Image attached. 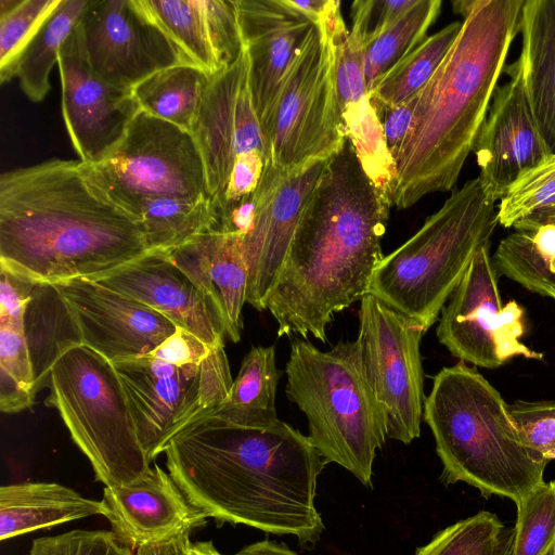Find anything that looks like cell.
Listing matches in <instances>:
<instances>
[{
	"label": "cell",
	"mask_w": 555,
	"mask_h": 555,
	"mask_svg": "<svg viewBox=\"0 0 555 555\" xmlns=\"http://www.w3.org/2000/svg\"><path fill=\"white\" fill-rule=\"evenodd\" d=\"M166 467L208 518L293 535L312 548L325 525L315 505L327 462L308 436L285 422L248 428L208 416L167 446Z\"/></svg>",
	"instance_id": "obj_1"
},
{
	"label": "cell",
	"mask_w": 555,
	"mask_h": 555,
	"mask_svg": "<svg viewBox=\"0 0 555 555\" xmlns=\"http://www.w3.org/2000/svg\"><path fill=\"white\" fill-rule=\"evenodd\" d=\"M390 206L346 137L327 159L268 298L278 336L325 341L334 314L369 294Z\"/></svg>",
	"instance_id": "obj_2"
},
{
	"label": "cell",
	"mask_w": 555,
	"mask_h": 555,
	"mask_svg": "<svg viewBox=\"0 0 555 555\" xmlns=\"http://www.w3.org/2000/svg\"><path fill=\"white\" fill-rule=\"evenodd\" d=\"M150 251L143 224L81 160L0 177V268L35 282L94 279Z\"/></svg>",
	"instance_id": "obj_3"
},
{
	"label": "cell",
	"mask_w": 555,
	"mask_h": 555,
	"mask_svg": "<svg viewBox=\"0 0 555 555\" xmlns=\"http://www.w3.org/2000/svg\"><path fill=\"white\" fill-rule=\"evenodd\" d=\"M525 0H459L462 29L443 61L416 93L414 117L393 157L390 202L408 208L451 190L489 111Z\"/></svg>",
	"instance_id": "obj_4"
},
{
	"label": "cell",
	"mask_w": 555,
	"mask_h": 555,
	"mask_svg": "<svg viewBox=\"0 0 555 555\" xmlns=\"http://www.w3.org/2000/svg\"><path fill=\"white\" fill-rule=\"evenodd\" d=\"M444 486L465 482L485 498L519 504L543 483L548 463L521 439L509 405L464 361L440 370L424 404Z\"/></svg>",
	"instance_id": "obj_5"
},
{
	"label": "cell",
	"mask_w": 555,
	"mask_h": 555,
	"mask_svg": "<svg viewBox=\"0 0 555 555\" xmlns=\"http://www.w3.org/2000/svg\"><path fill=\"white\" fill-rule=\"evenodd\" d=\"M495 199L474 178L452 192L421 229L384 256L369 294L428 330L499 224Z\"/></svg>",
	"instance_id": "obj_6"
},
{
	"label": "cell",
	"mask_w": 555,
	"mask_h": 555,
	"mask_svg": "<svg viewBox=\"0 0 555 555\" xmlns=\"http://www.w3.org/2000/svg\"><path fill=\"white\" fill-rule=\"evenodd\" d=\"M285 369L286 396L306 415L313 447L327 464L341 466L372 488L373 462L387 427L358 340L322 351L309 340L296 339Z\"/></svg>",
	"instance_id": "obj_7"
},
{
	"label": "cell",
	"mask_w": 555,
	"mask_h": 555,
	"mask_svg": "<svg viewBox=\"0 0 555 555\" xmlns=\"http://www.w3.org/2000/svg\"><path fill=\"white\" fill-rule=\"evenodd\" d=\"M113 364L150 462L211 416L233 384L224 344L209 346L181 327L153 351Z\"/></svg>",
	"instance_id": "obj_8"
},
{
	"label": "cell",
	"mask_w": 555,
	"mask_h": 555,
	"mask_svg": "<svg viewBox=\"0 0 555 555\" xmlns=\"http://www.w3.org/2000/svg\"><path fill=\"white\" fill-rule=\"evenodd\" d=\"M48 406L57 410L72 439L105 487L130 483L152 469L114 364L86 345L52 366Z\"/></svg>",
	"instance_id": "obj_9"
},
{
	"label": "cell",
	"mask_w": 555,
	"mask_h": 555,
	"mask_svg": "<svg viewBox=\"0 0 555 555\" xmlns=\"http://www.w3.org/2000/svg\"><path fill=\"white\" fill-rule=\"evenodd\" d=\"M345 139L335 48L321 15L280 91L267 134L270 160L291 173L330 158Z\"/></svg>",
	"instance_id": "obj_10"
},
{
	"label": "cell",
	"mask_w": 555,
	"mask_h": 555,
	"mask_svg": "<svg viewBox=\"0 0 555 555\" xmlns=\"http://www.w3.org/2000/svg\"><path fill=\"white\" fill-rule=\"evenodd\" d=\"M87 165L95 181L135 217L134 204L142 198H210L193 134L142 109L111 155Z\"/></svg>",
	"instance_id": "obj_11"
},
{
	"label": "cell",
	"mask_w": 555,
	"mask_h": 555,
	"mask_svg": "<svg viewBox=\"0 0 555 555\" xmlns=\"http://www.w3.org/2000/svg\"><path fill=\"white\" fill-rule=\"evenodd\" d=\"M426 328L366 294L359 310L363 369L380 404L387 437L405 444L421 435L426 401L421 341Z\"/></svg>",
	"instance_id": "obj_12"
},
{
	"label": "cell",
	"mask_w": 555,
	"mask_h": 555,
	"mask_svg": "<svg viewBox=\"0 0 555 555\" xmlns=\"http://www.w3.org/2000/svg\"><path fill=\"white\" fill-rule=\"evenodd\" d=\"M490 244L475 255L468 270L441 310L436 333L452 356L476 366L496 369L515 357L542 360L521 341L524 309L515 300L502 305Z\"/></svg>",
	"instance_id": "obj_13"
},
{
	"label": "cell",
	"mask_w": 555,
	"mask_h": 555,
	"mask_svg": "<svg viewBox=\"0 0 555 555\" xmlns=\"http://www.w3.org/2000/svg\"><path fill=\"white\" fill-rule=\"evenodd\" d=\"M77 26L93 70L124 90L162 69L191 63L138 0H90Z\"/></svg>",
	"instance_id": "obj_14"
},
{
	"label": "cell",
	"mask_w": 555,
	"mask_h": 555,
	"mask_svg": "<svg viewBox=\"0 0 555 555\" xmlns=\"http://www.w3.org/2000/svg\"><path fill=\"white\" fill-rule=\"evenodd\" d=\"M327 159L315 160L291 173L281 171L270 159L264 165L254 192V220L241 237L248 269L246 302L258 311L267 309L302 211Z\"/></svg>",
	"instance_id": "obj_15"
},
{
	"label": "cell",
	"mask_w": 555,
	"mask_h": 555,
	"mask_svg": "<svg viewBox=\"0 0 555 555\" xmlns=\"http://www.w3.org/2000/svg\"><path fill=\"white\" fill-rule=\"evenodd\" d=\"M57 68L64 124L74 150L82 163L100 164L122 140L140 106L132 90L117 88L93 70L78 26L61 48Z\"/></svg>",
	"instance_id": "obj_16"
},
{
	"label": "cell",
	"mask_w": 555,
	"mask_h": 555,
	"mask_svg": "<svg viewBox=\"0 0 555 555\" xmlns=\"http://www.w3.org/2000/svg\"><path fill=\"white\" fill-rule=\"evenodd\" d=\"M201 152L210 198L221 191L236 158L270 151L249 87L246 49L231 66L210 76L191 129Z\"/></svg>",
	"instance_id": "obj_17"
},
{
	"label": "cell",
	"mask_w": 555,
	"mask_h": 555,
	"mask_svg": "<svg viewBox=\"0 0 555 555\" xmlns=\"http://www.w3.org/2000/svg\"><path fill=\"white\" fill-rule=\"evenodd\" d=\"M53 284L76 321L82 345L112 363L153 351L178 328L160 312L92 280Z\"/></svg>",
	"instance_id": "obj_18"
},
{
	"label": "cell",
	"mask_w": 555,
	"mask_h": 555,
	"mask_svg": "<svg viewBox=\"0 0 555 555\" xmlns=\"http://www.w3.org/2000/svg\"><path fill=\"white\" fill-rule=\"evenodd\" d=\"M504 72L509 79L496 87L473 150L478 178L495 201L521 173L552 154L532 113L518 60Z\"/></svg>",
	"instance_id": "obj_19"
},
{
	"label": "cell",
	"mask_w": 555,
	"mask_h": 555,
	"mask_svg": "<svg viewBox=\"0 0 555 555\" xmlns=\"http://www.w3.org/2000/svg\"><path fill=\"white\" fill-rule=\"evenodd\" d=\"M237 8L253 104L267 140L284 80L315 24L288 0H237Z\"/></svg>",
	"instance_id": "obj_20"
},
{
	"label": "cell",
	"mask_w": 555,
	"mask_h": 555,
	"mask_svg": "<svg viewBox=\"0 0 555 555\" xmlns=\"http://www.w3.org/2000/svg\"><path fill=\"white\" fill-rule=\"evenodd\" d=\"M160 312L209 346L224 344V327L211 299L163 251L147 254L89 279Z\"/></svg>",
	"instance_id": "obj_21"
},
{
	"label": "cell",
	"mask_w": 555,
	"mask_h": 555,
	"mask_svg": "<svg viewBox=\"0 0 555 555\" xmlns=\"http://www.w3.org/2000/svg\"><path fill=\"white\" fill-rule=\"evenodd\" d=\"M112 532L134 552L142 546L190 537L207 516L185 496L169 473L155 464L130 483L104 487Z\"/></svg>",
	"instance_id": "obj_22"
},
{
	"label": "cell",
	"mask_w": 555,
	"mask_h": 555,
	"mask_svg": "<svg viewBox=\"0 0 555 555\" xmlns=\"http://www.w3.org/2000/svg\"><path fill=\"white\" fill-rule=\"evenodd\" d=\"M217 307L233 343L241 339L242 310L246 302L248 269L242 240L208 231L166 253Z\"/></svg>",
	"instance_id": "obj_23"
},
{
	"label": "cell",
	"mask_w": 555,
	"mask_h": 555,
	"mask_svg": "<svg viewBox=\"0 0 555 555\" xmlns=\"http://www.w3.org/2000/svg\"><path fill=\"white\" fill-rule=\"evenodd\" d=\"M101 500L82 496L57 482L27 481L0 488V540L48 530L54 526L93 515L106 516Z\"/></svg>",
	"instance_id": "obj_24"
},
{
	"label": "cell",
	"mask_w": 555,
	"mask_h": 555,
	"mask_svg": "<svg viewBox=\"0 0 555 555\" xmlns=\"http://www.w3.org/2000/svg\"><path fill=\"white\" fill-rule=\"evenodd\" d=\"M517 59L544 142L555 153V0H525Z\"/></svg>",
	"instance_id": "obj_25"
},
{
	"label": "cell",
	"mask_w": 555,
	"mask_h": 555,
	"mask_svg": "<svg viewBox=\"0 0 555 555\" xmlns=\"http://www.w3.org/2000/svg\"><path fill=\"white\" fill-rule=\"evenodd\" d=\"M23 325L38 392L47 387L55 362L82 340L67 304L52 283H35Z\"/></svg>",
	"instance_id": "obj_26"
},
{
	"label": "cell",
	"mask_w": 555,
	"mask_h": 555,
	"mask_svg": "<svg viewBox=\"0 0 555 555\" xmlns=\"http://www.w3.org/2000/svg\"><path fill=\"white\" fill-rule=\"evenodd\" d=\"M282 374L275 363L274 346L253 347L244 357L229 395L211 416L240 427L273 426L280 421L275 396Z\"/></svg>",
	"instance_id": "obj_27"
},
{
	"label": "cell",
	"mask_w": 555,
	"mask_h": 555,
	"mask_svg": "<svg viewBox=\"0 0 555 555\" xmlns=\"http://www.w3.org/2000/svg\"><path fill=\"white\" fill-rule=\"evenodd\" d=\"M138 1L189 62L209 76L221 70L215 23L207 0Z\"/></svg>",
	"instance_id": "obj_28"
},
{
	"label": "cell",
	"mask_w": 555,
	"mask_h": 555,
	"mask_svg": "<svg viewBox=\"0 0 555 555\" xmlns=\"http://www.w3.org/2000/svg\"><path fill=\"white\" fill-rule=\"evenodd\" d=\"M90 0H61L21 51L14 77L35 103L50 90V73L57 65L62 46L79 23Z\"/></svg>",
	"instance_id": "obj_29"
},
{
	"label": "cell",
	"mask_w": 555,
	"mask_h": 555,
	"mask_svg": "<svg viewBox=\"0 0 555 555\" xmlns=\"http://www.w3.org/2000/svg\"><path fill=\"white\" fill-rule=\"evenodd\" d=\"M210 76L191 63L162 69L132 89L140 109L191 132Z\"/></svg>",
	"instance_id": "obj_30"
},
{
	"label": "cell",
	"mask_w": 555,
	"mask_h": 555,
	"mask_svg": "<svg viewBox=\"0 0 555 555\" xmlns=\"http://www.w3.org/2000/svg\"><path fill=\"white\" fill-rule=\"evenodd\" d=\"M492 260L498 273L555 300L554 225L513 232L499 243Z\"/></svg>",
	"instance_id": "obj_31"
},
{
	"label": "cell",
	"mask_w": 555,
	"mask_h": 555,
	"mask_svg": "<svg viewBox=\"0 0 555 555\" xmlns=\"http://www.w3.org/2000/svg\"><path fill=\"white\" fill-rule=\"evenodd\" d=\"M462 29L455 21L426 37L369 92L377 114L396 107L415 95L435 74Z\"/></svg>",
	"instance_id": "obj_32"
},
{
	"label": "cell",
	"mask_w": 555,
	"mask_h": 555,
	"mask_svg": "<svg viewBox=\"0 0 555 555\" xmlns=\"http://www.w3.org/2000/svg\"><path fill=\"white\" fill-rule=\"evenodd\" d=\"M134 212L143 224L150 251L167 253L210 231L214 212L210 198H142Z\"/></svg>",
	"instance_id": "obj_33"
},
{
	"label": "cell",
	"mask_w": 555,
	"mask_h": 555,
	"mask_svg": "<svg viewBox=\"0 0 555 555\" xmlns=\"http://www.w3.org/2000/svg\"><path fill=\"white\" fill-rule=\"evenodd\" d=\"M441 10L440 0H416L397 22L364 48L367 92L378 79L414 50L427 36Z\"/></svg>",
	"instance_id": "obj_34"
},
{
	"label": "cell",
	"mask_w": 555,
	"mask_h": 555,
	"mask_svg": "<svg viewBox=\"0 0 555 555\" xmlns=\"http://www.w3.org/2000/svg\"><path fill=\"white\" fill-rule=\"evenodd\" d=\"M514 528L481 511L438 531L414 555H511Z\"/></svg>",
	"instance_id": "obj_35"
},
{
	"label": "cell",
	"mask_w": 555,
	"mask_h": 555,
	"mask_svg": "<svg viewBox=\"0 0 555 555\" xmlns=\"http://www.w3.org/2000/svg\"><path fill=\"white\" fill-rule=\"evenodd\" d=\"M343 118L346 137L351 140L365 172L389 197L393 160L387 149L380 118L370 96L346 106Z\"/></svg>",
	"instance_id": "obj_36"
},
{
	"label": "cell",
	"mask_w": 555,
	"mask_h": 555,
	"mask_svg": "<svg viewBox=\"0 0 555 555\" xmlns=\"http://www.w3.org/2000/svg\"><path fill=\"white\" fill-rule=\"evenodd\" d=\"M37 395L23 322L0 321V409L16 413Z\"/></svg>",
	"instance_id": "obj_37"
},
{
	"label": "cell",
	"mask_w": 555,
	"mask_h": 555,
	"mask_svg": "<svg viewBox=\"0 0 555 555\" xmlns=\"http://www.w3.org/2000/svg\"><path fill=\"white\" fill-rule=\"evenodd\" d=\"M322 17L335 48V80L343 109L369 95L364 75V48L348 31L339 1L328 0Z\"/></svg>",
	"instance_id": "obj_38"
},
{
	"label": "cell",
	"mask_w": 555,
	"mask_h": 555,
	"mask_svg": "<svg viewBox=\"0 0 555 555\" xmlns=\"http://www.w3.org/2000/svg\"><path fill=\"white\" fill-rule=\"evenodd\" d=\"M516 508L511 555H546L555 544V480L534 488Z\"/></svg>",
	"instance_id": "obj_39"
},
{
	"label": "cell",
	"mask_w": 555,
	"mask_h": 555,
	"mask_svg": "<svg viewBox=\"0 0 555 555\" xmlns=\"http://www.w3.org/2000/svg\"><path fill=\"white\" fill-rule=\"evenodd\" d=\"M61 0H0V80L14 78L17 57Z\"/></svg>",
	"instance_id": "obj_40"
},
{
	"label": "cell",
	"mask_w": 555,
	"mask_h": 555,
	"mask_svg": "<svg viewBox=\"0 0 555 555\" xmlns=\"http://www.w3.org/2000/svg\"><path fill=\"white\" fill-rule=\"evenodd\" d=\"M555 207V153L526 170L509 186L498 207L499 224L519 221Z\"/></svg>",
	"instance_id": "obj_41"
},
{
	"label": "cell",
	"mask_w": 555,
	"mask_h": 555,
	"mask_svg": "<svg viewBox=\"0 0 555 555\" xmlns=\"http://www.w3.org/2000/svg\"><path fill=\"white\" fill-rule=\"evenodd\" d=\"M29 555H135L107 530L77 529L33 541Z\"/></svg>",
	"instance_id": "obj_42"
},
{
	"label": "cell",
	"mask_w": 555,
	"mask_h": 555,
	"mask_svg": "<svg viewBox=\"0 0 555 555\" xmlns=\"http://www.w3.org/2000/svg\"><path fill=\"white\" fill-rule=\"evenodd\" d=\"M509 410L522 441L548 462L555 460V402L519 400Z\"/></svg>",
	"instance_id": "obj_43"
},
{
	"label": "cell",
	"mask_w": 555,
	"mask_h": 555,
	"mask_svg": "<svg viewBox=\"0 0 555 555\" xmlns=\"http://www.w3.org/2000/svg\"><path fill=\"white\" fill-rule=\"evenodd\" d=\"M415 2L416 0H357L351 5L350 34L365 48Z\"/></svg>",
	"instance_id": "obj_44"
},
{
	"label": "cell",
	"mask_w": 555,
	"mask_h": 555,
	"mask_svg": "<svg viewBox=\"0 0 555 555\" xmlns=\"http://www.w3.org/2000/svg\"><path fill=\"white\" fill-rule=\"evenodd\" d=\"M268 156L260 151L240 155L228 177L224 186L211 197L214 208L235 203L251 194L259 184Z\"/></svg>",
	"instance_id": "obj_45"
},
{
	"label": "cell",
	"mask_w": 555,
	"mask_h": 555,
	"mask_svg": "<svg viewBox=\"0 0 555 555\" xmlns=\"http://www.w3.org/2000/svg\"><path fill=\"white\" fill-rule=\"evenodd\" d=\"M416 94L402 104L379 113L387 149L392 157L408 134L415 112Z\"/></svg>",
	"instance_id": "obj_46"
},
{
	"label": "cell",
	"mask_w": 555,
	"mask_h": 555,
	"mask_svg": "<svg viewBox=\"0 0 555 555\" xmlns=\"http://www.w3.org/2000/svg\"><path fill=\"white\" fill-rule=\"evenodd\" d=\"M190 537H180L167 542L150 544L135 551V555H189Z\"/></svg>",
	"instance_id": "obj_47"
},
{
	"label": "cell",
	"mask_w": 555,
	"mask_h": 555,
	"mask_svg": "<svg viewBox=\"0 0 555 555\" xmlns=\"http://www.w3.org/2000/svg\"><path fill=\"white\" fill-rule=\"evenodd\" d=\"M233 555H298L284 543L270 540L258 541L242 547Z\"/></svg>",
	"instance_id": "obj_48"
},
{
	"label": "cell",
	"mask_w": 555,
	"mask_h": 555,
	"mask_svg": "<svg viewBox=\"0 0 555 555\" xmlns=\"http://www.w3.org/2000/svg\"><path fill=\"white\" fill-rule=\"evenodd\" d=\"M542 225H554L555 227V207L535 214L529 218H526L518 223H516L513 228L515 231L527 232L534 230Z\"/></svg>",
	"instance_id": "obj_49"
},
{
	"label": "cell",
	"mask_w": 555,
	"mask_h": 555,
	"mask_svg": "<svg viewBox=\"0 0 555 555\" xmlns=\"http://www.w3.org/2000/svg\"><path fill=\"white\" fill-rule=\"evenodd\" d=\"M288 2L298 11L307 15L315 25L319 22L328 0H288Z\"/></svg>",
	"instance_id": "obj_50"
},
{
	"label": "cell",
	"mask_w": 555,
	"mask_h": 555,
	"mask_svg": "<svg viewBox=\"0 0 555 555\" xmlns=\"http://www.w3.org/2000/svg\"><path fill=\"white\" fill-rule=\"evenodd\" d=\"M189 555H224L218 551L212 541H197L189 543Z\"/></svg>",
	"instance_id": "obj_51"
},
{
	"label": "cell",
	"mask_w": 555,
	"mask_h": 555,
	"mask_svg": "<svg viewBox=\"0 0 555 555\" xmlns=\"http://www.w3.org/2000/svg\"><path fill=\"white\" fill-rule=\"evenodd\" d=\"M546 555H555V544L550 548Z\"/></svg>",
	"instance_id": "obj_52"
}]
</instances>
